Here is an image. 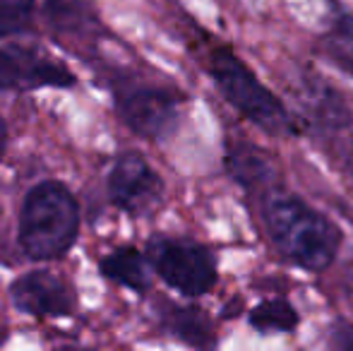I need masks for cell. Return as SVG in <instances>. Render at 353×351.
Here are the masks:
<instances>
[{
  "label": "cell",
  "mask_w": 353,
  "mask_h": 351,
  "mask_svg": "<svg viewBox=\"0 0 353 351\" xmlns=\"http://www.w3.org/2000/svg\"><path fill=\"white\" fill-rule=\"evenodd\" d=\"M262 219L276 250L288 263L307 272H325L334 265L341 248V229L291 192H267L262 202Z\"/></svg>",
  "instance_id": "cell-1"
},
{
  "label": "cell",
  "mask_w": 353,
  "mask_h": 351,
  "mask_svg": "<svg viewBox=\"0 0 353 351\" xmlns=\"http://www.w3.org/2000/svg\"><path fill=\"white\" fill-rule=\"evenodd\" d=\"M79 221V205L70 188L58 181L37 183L19 207V250L34 263L63 258L77 241Z\"/></svg>",
  "instance_id": "cell-2"
},
{
  "label": "cell",
  "mask_w": 353,
  "mask_h": 351,
  "mask_svg": "<svg viewBox=\"0 0 353 351\" xmlns=\"http://www.w3.org/2000/svg\"><path fill=\"white\" fill-rule=\"evenodd\" d=\"M207 70H210L219 94L262 132L272 137H286L296 132V123L281 99L262 85L255 72L233 51L228 48L212 51Z\"/></svg>",
  "instance_id": "cell-3"
},
{
  "label": "cell",
  "mask_w": 353,
  "mask_h": 351,
  "mask_svg": "<svg viewBox=\"0 0 353 351\" xmlns=\"http://www.w3.org/2000/svg\"><path fill=\"white\" fill-rule=\"evenodd\" d=\"M144 255L159 279L188 299L210 294L219 279L214 253L192 239L157 236L147 243Z\"/></svg>",
  "instance_id": "cell-4"
},
{
  "label": "cell",
  "mask_w": 353,
  "mask_h": 351,
  "mask_svg": "<svg viewBox=\"0 0 353 351\" xmlns=\"http://www.w3.org/2000/svg\"><path fill=\"white\" fill-rule=\"evenodd\" d=\"M183 97L171 87L123 85L116 92V111L121 121L144 140L161 142L181 126Z\"/></svg>",
  "instance_id": "cell-5"
},
{
  "label": "cell",
  "mask_w": 353,
  "mask_h": 351,
  "mask_svg": "<svg viewBox=\"0 0 353 351\" xmlns=\"http://www.w3.org/2000/svg\"><path fill=\"white\" fill-rule=\"evenodd\" d=\"M108 200L130 217H147L163 202V178L140 152H121L108 171Z\"/></svg>",
  "instance_id": "cell-6"
},
{
  "label": "cell",
  "mask_w": 353,
  "mask_h": 351,
  "mask_svg": "<svg viewBox=\"0 0 353 351\" xmlns=\"http://www.w3.org/2000/svg\"><path fill=\"white\" fill-rule=\"evenodd\" d=\"M77 77L65 63L24 46H0V94L29 89H70Z\"/></svg>",
  "instance_id": "cell-7"
},
{
  "label": "cell",
  "mask_w": 353,
  "mask_h": 351,
  "mask_svg": "<svg viewBox=\"0 0 353 351\" xmlns=\"http://www.w3.org/2000/svg\"><path fill=\"white\" fill-rule=\"evenodd\" d=\"M12 305L24 315L39 320L65 318L74 310L72 289L48 270H32L10 284Z\"/></svg>",
  "instance_id": "cell-8"
},
{
  "label": "cell",
  "mask_w": 353,
  "mask_h": 351,
  "mask_svg": "<svg viewBox=\"0 0 353 351\" xmlns=\"http://www.w3.org/2000/svg\"><path fill=\"white\" fill-rule=\"evenodd\" d=\"M223 166H226L228 176L248 192H267L279 176L272 157L262 152L260 147L248 145V142H231L226 147Z\"/></svg>",
  "instance_id": "cell-9"
},
{
  "label": "cell",
  "mask_w": 353,
  "mask_h": 351,
  "mask_svg": "<svg viewBox=\"0 0 353 351\" xmlns=\"http://www.w3.org/2000/svg\"><path fill=\"white\" fill-rule=\"evenodd\" d=\"M99 272L108 281L130 289L135 294L149 291V263L147 255L137 250L135 245H118L111 253H106L99 260Z\"/></svg>",
  "instance_id": "cell-10"
},
{
  "label": "cell",
  "mask_w": 353,
  "mask_h": 351,
  "mask_svg": "<svg viewBox=\"0 0 353 351\" xmlns=\"http://www.w3.org/2000/svg\"><path fill=\"white\" fill-rule=\"evenodd\" d=\"M161 325L168 334H173L181 342L190 344V347H214L216 337H214L212 323L200 308L192 305H176V303H163L159 310Z\"/></svg>",
  "instance_id": "cell-11"
},
{
  "label": "cell",
  "mask_w": 353,
  "mask_h": 351,
  "mask_svg": "<svg viewBox=\"0 0 353 351\" xmlns=\"http://www.w3.org/2000/svg\"><path fill=\"white\" fill-rule=\"evenodd\" d=\"M43 17L48 27L63 37H87L97 34L101 19L84 0H46Z\"/></svg>",
  "instance_id": "cell-12"
},
{
  "label": "cell",
  "mask_w": 353,
  "mask_h": 351,
  "mask_svg": "<svg viewBox=\"0 0 353 351\" xmlns=\"http://www.w3.org/2000/svg\"><path fill=\"white\" fill-rule=\"evenodd\" d=\"M248 323L260 334H288L298 328V310L286 299H267L248 315Z\"/></svg>",
  "instance_id": "cell-13"
},
{
  "label": "cell",
  "mask_w": 353,
  "mask_h": 351,
  "mask_svg": "<svg viewBox=\"0 0 353 351\" xmlns=\"http://www.w3.org/2000/svg\"><path fill=\"white\" fill-rule=\"evenodd\" d=\"M322 48L344 72L353 77V17L341 14L322 37Z\"/></svg>",
  "instance_id": "cell-14"
},
{
  "label": "cell",
  "mask_w": 353,
  "mask_h": 351,
  "mask_svg": "<svg viewBox=\"0 0 353 351\" xmlns=\"http://www.w3.org/2000/svg\"><path fill=\"white\" fill-rule=\"evenodd\" d=\"M37 0H0V37H14L32 27Z\"/></svg>",
  "instance_id": "cell-15"
},
{
  "label": "cell",
  "mask_w": 353,
  "mask_h": 351,
  "mask_svg": "<svg viewBox=\"0 0 353 351\" xmlns=\"http://www.w3.org/2000/svg\"><path fill=\"white\" fill-rule=\"evenodd\" d=\"M5 150H8V126H5V121L0 118V161H3V157H5Z\"/></svg>",
  "instance_id": "cell-16"
}]
</instances>
